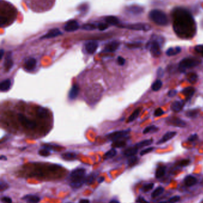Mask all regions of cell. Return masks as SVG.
I'll list each match as a JSON object with an SVG mask.
<instances>
[{"label":"cell","mask_w":203,"mask_h":203,"mask_svg":"<svg viewBox=\"0 0 203 203\" xmlns=\"http://www.w3.org/2000/svg\"><path fill=\"white\" fill-rule=\"evenodd\" d=\"M138 149H137L135 146L133 147H129L127 149H126L124 152H123V154L126 157H131V156H135L137 153H138Z\"/></svg>","instance_id":"obj_24"},{"label":"cell","mask_w":203,"mask_h":203,"mask_svg":"<svg viewBox=\"0 0 203 203\" xmlns=\"http://www.w3.org/2000/svg\"><path fill=\"white\" fill-rule=\"evenodd\" d=\"M120 27L123 28H126L133 31H150L151 29V26L149 24L142 23H138L135 24H126V25H122Z\"/></svg>","instance_id":"obj_7"},{"label":"cell","mask_w":203,"mask_h":203,"mask_svg":"<svg viewBox=\"0 0 203 203\" xmlns=\"http://www.w3.org/2000/svg\"><path fill=\"white\" fill-rule=\"evenodd\" d=\"M98 47V43L96 41H90L85 45V50L87 53L90 54H93L97 51Z\"/></svg>","instance_id":"obj_14"},{"label":"cell","mask_w":203,"mask_h":203,"mask_svg":"<svg viewBox=\"0 0 203 203\" xmlns=\"http://www.w3.org/2000/svg\"><path fill=\"white\" fill-rule=\"evenodd\" d=\"M164 113V112L163 111L162 109H161V108H157V109L155 110L154 113V116L158 117V116H162Z\"/></svg>","instance_id":"obj_46"},{"label":"cell","mask_w":203,"mask_h":203,"mask_svg":"<svg viewBox=\"0 0 203 203\" xmlns=\"http://www.w3.org/2000/svg\"><path fill=\"white\" fill-rule=\"evenodd\" d=\"M104 180H105L104 177H103V176H100V177L98 178V183H103V182L104 181Z\"/></svg>","instance_id":"obj_59"},{"label":"cell","mask_w":203,"mask_h":203,"mask_svg":"<svg viewBox=\"0 0 203 203\" xmlns=\"http://www.w3.org/2000/svg\"><path fill=\"white\" fill-rule=\"evenodd\" d=\"M86 170L84 168H77L70 175V185L73 188H79L85 183Z\"/></svg>","instance_id":"obj_2"},{"label":"cell","mask_w":203,"mask_h":203,"mask_svg":"<svg viewBox=\"0 0 203 203\" xmlns=\"http://www.w3.org/2000/svg\"><path fill=\"white\" fill-rule=\"evenodd\" d=\"M149 19L155 23L161 26H165L169 24V19L166 14L160 10L154 9L149 12Z\"/></svg>","instance_id":"obj_4"},{"label":"cell","mask_w":203,"mask_h":203,"mask_svg":"<svg viewBox=\"0 0 203 203\" xmlns=\"http://www.w3.org/2000/svg\"><path fill=\"white\" fill-rule=\"evenodd\" d=\"M186 79L190 83L194 84L198 80V76L194 72H190L186 74Z\"/></svg>","instance_id":"obj_31"},{"label":"cell","mask_w":203,"mask_h":203,"mask_svg":"<svg viewBox=\"0 0 203 203\" xmlns=\"http://www.w3.org/2000/svg\"><path fill=\"white\" fill-rule=\"evenodd\" d=\"M201 63V61L195 58H185L180 61L178 65V70L181 72L186 70L195 67Z\"/></svg>","instance_id":"obj_5"},{"label":"cell","mask_w":203,"mask_h":203,"mask_svg":"<svg viewBox=\"0 0 203 203\" xmlns=\"http://www.w3.org/2000/svg\"><path fill=\"white\" fill-rule=\"evenodd\" d=\"M120 46V43L117 41H113L109 43L104 48L105 52H114L116 51Z\"/></svg>","instance_id":"obj_17"},{"label":"cell","mask_w":203,"mask_h":203,"mask_svg":"<svg viewBox=\"0 0 203 203\" xmlns=\"http://www.w3.org/2000/svg\"><path fill=\"white\" fill-rule=\"evenodd\" d=\"M61 157L65 161H71L76 158V154L73 152L64 153L61 154Z\"/></svg>","instance_id":"obj_26"},{"label":"cell","mask_w":203,"mask_h":203,"mask_svg":"<svg viewBox=\"0 0 203 203\" xmlns=\"http://www.w3.org/2000/svg\"><path fill=\"white\" fill-rule=\"evenodd\" d=\"M201 203H203V201H201Z\"/></svg>","instance_id":"obj_63"},{"label":"cell","mask_w":203,"mask_h":203,"mask_svg":"<svg viewBox=\"0 0 203 203\" xmlns=\"http://www.w3.org/2000/svg\"><path fill=\"white\" fill-rule=\"evenodd\" d=\"M162 81L160 80H157L152 83L151 89L153 91H159L162 88Z\"/></svg>","instance_id":"obj_35"},{"label":"cell","mask_w":203,"mask_h":203,"mask_svg":"<svg viewBox=\"0 0 203 203\" xmlns=\"http://www.w3.org/2000/svg\"><path fill=\"white\" fill-rule=\"evenodd\" d=\"M173 28L176 35L181 39L193 38L197 32V26L192 14L183 9H175L172 14Z\"/></svg>","instance_id":"obj_1"},{"label":"cell","mask_w":203,"mask_h":203,"mask_svg":"<svg viewBox=\"0 0 203 203\" xmlns=\"http://www.w3.org/2000/svg\"><path fill=\"white\" fill-rule=\"evenodd\" d=\"M166 203V202H160V203Z\"/></svg>","instance_id":"obj_62"},{"label":"cell","mask_w":203,"mask_h":203,"mask_svg":"<svg viewBox=\"0 0 203 203\" xmlns=\"http://www.w3.org/2000/svg\"><path fill=\"white\" fill-rule=\"evenodd\" d=\"M37 115L41 118H45L48 116V111L43 107H38L36 111Z\"/></svg>","instance_id":"obj_28"},{"label":"cell","mask_w":203,"mask_h":203,"mask_svg":"<svg viewBox=\"0 0 203 203\" xmlns=\"http://www.w3.org/2000/svg\"><path fill=\"white\" fill-rule=\"evenodd\" d=\"M62 34L61 31H60L57 28L52 29L50 31H48L45 35L42 36L41 37V39H50V38H55L57 36H59L61 35Z\"/></svg>","instance_id":"obj_16"},{"label":"cell","mask_w":203,"mask_h":203,"mask_svg":"<svg viewBox=\"0 0 203 203\" xmlns=\"http://www.w3.org/2000/svg\"><path fill=\"white\" fill-rule=\"evenodd\" d=\"M108 28V25L106 23H99L98 25V28L100 31H105Z\"/></svg>","instance_id":"obj_48"},{"label":"cell","mask_w":203,"mask_h":203,"mask_svg":"<svg viewBox=\"0 0 203 203\" xmlns=\"http://www.w3.org/2000/svg\"><path fill=\"white\" fill-rule=\"evenodd\" d=\"M184 103L182 101H174L171 105V109L173 112H180L182 109Z\"/></svg>","instance_id":"obj_21"},{"label":"cell","mask_w":203,"mask_h":203,"mask_svg":"<svg viewBox=\"0 0 203 203\" xmlns=\"http://www.w3.org/2000/svg\"><path fill=\"white\" fill-rule=\"evenodd\" d=\"M18 118H19L20 122L22 124V125L24 126L25 127H26V128L33 130L36 127V123L34 121H31L29 119H28L24 115L21 114V113L19 114Z\"/></svg>","instance_id":"obj_10"},{"label":"cell","mask_w":203,"mask_h":203,"mask_svg":"<svg viewBox=\"0 0 203 203\" xmlns=\"http://www.w3.org/2000/svg\"><path fill=\"white\" fill-rule=\"evenodd\" d=\"M166 173V168L164 166H159L155 171V177L160 178L163 177Z\"/></svg>","instance_id":"obj_36"},{"label":"cell","mask_w":203,"mask_h":203,"mask_svg":"<svg viewBox=\"0 0 203 203\" xmlns=\"http://www.w3.org/2000/svg\"><path fill=\"white\" fill-rule=\"evenodd\" d=\"M182 93L187 99H190L195 93V89L193 87H188L183 89Z\"/></svg>","instance_id":"obj_19"},{"label":"cell","mask_w":203,"mask_h":203,"mask_svg":"<svg viewBox=\"0 0 203 203\" xmlns=\"http://www.w3.org/2000/svg\"><path fill=\"white\" fill-rule=\"evenodd\" d=\"M82 29L86 31H92L95 29V26L92 24H86L82 26Z\"/></svg>","instance_id":"obj_44"},{"label":"cell","mask_w":203,"mask_h":203,"mask_svg":"<svg viewBox=\"0 0 203 203\" xmlns=\"http://www.w3.org/2000/svg\"><path fill=\"white\" fill-rule=\"evenodd\" d=\"M37 61L36 59L33 58H31L28 59L25 62L24 68L27 71H32L35 70L36 66Z\"/></svg>","instance_id":"obj_12"},{"label":"cell","mask_w":203,"mask_h":203,"mask_svg":"<svg viewBox=\"0 0 203 203\" xmlns=\"http://www.w3.org/2000/svg\"><path fill=\"white\" fill-rule=\"evenodd\" d=\"M144 7L138 5H132L127 7L125 9L126 14L133 16L141 15L144 12Z\"/></svg>","instance_id":"obj_9"},{"label":"cell","mask_w":203,"mask_h":203,"mask_svg":"<svg viewBox=\"0 0 203 203\" xmlns=\"http://www.w3.org/2000/svg\"><path fill=\"white\" fill-rule=\"evenodd\" d=\"M140 112H141V109L140 108H138V109H135L132 114L130 115V116L129 117V118L128 120V122H133V121H135L138 118V116H139Z\"/></svg>","instance_id":"obj_34"},{"label":"cell","mask_w":203,"mask_h":203,"mask_svg":"<svg viewBox=\"0 0 203 203\" xmlns=\"http://www.w3.org/2000/svg\"><path fill=\"white\" fill-rule=\"evenodd\" d=\"M0 159L1 160H7V157L4 156H1L0 157Z\"/></svg>","instance_id":"obj_61"},{"label":"cell","mask_w":203,"mask_h":203,"mask_svg":"<svg viewBox=\"0 0 203 203\" xmlns=\"http://www.w3.org/2000/svg\"><path fill=\"white\" fill-rule=\"evenodd\" d=\"M164 40L160 36L154 35L147 44V48L149 50L151 55L154 58H157L161 55L162 45Z\"/></svg>","instance_id":"obj_3"},{"label":"cell","mask_w":203,"mask_h":203,"mask_svg":"<svg viewBox=\"0 0 203 203\" xmlns=\"http://www.w3.org/2000/svg\"><path fill=\"white\" fill-rule=\"evenodd\" d=\"M153 142V140L152 139H148V140H143V141H141L140 142H138L136 143L135 146L137 148V149H141V148H143L144 147H147V146H148L150 145H151Z\"/></svg>","instance_id":"obj_27"},{"label":"cell","mask_w":203,"mask_h":203,"mask_svg":"<svg viewBox=\"0 0 203 203\" xmlns=\"http://www.w3.org/2000/svg\"><path fill=\"white\" fill-rule=\"evenodd\" d=\"M126 143L124 142V140H120L114 142L112 144V147L115 149L116 148H122V147H124L126 146Z\"/></svg>","instance_id":"obj_38"},{"label":"cell","mask_w":203,"mask_h":203,"mask_svg":"<svg viewBox=\"0 0 203 203\" xmlns=\"http://www.w3.org/2000/svg\"><path fill=\"white\" fill-rule=\"evenodd\" d=\"M154 149V148L153 147H148V148H147L145 149H144V150H142V151L140 152V155L141 156H144V155L147 154H148L149 153H151L153 151Z\"/></svg>","instance_id":"obj_45"},{"label":"cell","mask_w":203,"mask_h":203,"mask_svg":"<svg viewBox=\"0 0 203 203\" xmlns=\"http://www.w3.org/2000/svg\"><path fill=\"white\" fill-rule=\"evenodd\" d=\"M8 188V185L5 183L1 181V183H0V190L1 191L5 190L6 189H7Z\"/></svg>","instance_id":"obj_52"},{"label":"cell","mask_w":203,"mask_h":203,"mask_svg":"<svg viewBox=\"0 0 203 203\" xmlns=\"http://www.w3.org/2000/svg\"><path fill=\"white\" fill-rule=\"evenodd\" d=\"M138 157H136L135 156H133L129 157V158L128 161V163L129 166H132L135 165V164H136L138 163Z\"/></svg>","instance_id":"obj_42"},{"label":"cell","mask_w":203,"mask_h":203,"mask_svg":"<svg viewBox=\"0 0 203 203\" xmlns=\"http://www.w3.org/2000/svg\"><path fill=\"white\" fill-rule=\"evenodd\" d=\"M39 154L41 156H44V157H47L49 156L51 154L50 151L44 147H43L42 149H41V150H39L38 152Z\"/></svg>","instance_id":"obj_41"},{"label":"cell","mask_w":203,"mask_h":203,"mask_svg":"<svg viewBox=\"0 0 203 203\" xmlns=\"http://www.w3.org/2000/svg\"><path fill=\"white\" fill-rule=\"evenodd\" d=\"M105 20L107 23L111 25H118L119 24V20L116 17L114 16H107L105 17Z\"/></svg>","instance_id":"obj_29"},{"label":"cell","mask_w":203,"mask_h":203,"mask_svg":"<svg viewBox=\"0 0 203 203\" xmlns=\"http://www.w3.org/2000/svg\"><path fill=\"white\" fill-rule=\"evenodd\" d=\"M22 199L26 200L27 203H38L40 201V198L38 196L33 195H26Z\"/></svg>","instance_id":"obj_20"},{"label":"cell","mask_w":203,"mask_h":203,"mask_svg":"<svg viewBox=\"0 0 203 203\" xmlns=\"http://www.w3.org/2000/svg\"><path fill=\"white\" fill-rule=\"evenodd\" d=\"M97 176V174L95 173H92L90 174L87 177H86L85 179V183L88 185H91L95 181L96 178Z\"/></svg>","instance_id":"obj_32"},{"label":"cell","mask_w":203,"mask_h":203,"mask_svg":"<svg viewBox=\"0 0 203 203\" xmlns=\"http://www.w3.org/2000/svg\"><path fill=\"white\" fill-rule=\"evenodd\" d=\"M127 48L129 49H136L139 48L141 46V43L140 42H132V43H128L126 44Z\"/></svg>","instance_id":"obj_40"},{"label":"cell","mask_w":203,"mask_h":203,"mask_svg":"<svg viewBox=\"0 0 203 203\" xmlns=\"http://www.w3.org/2000/svg\"><path fill=\"white\" fill-rule=\"evenodd\" d=\"M166 122L167 125L174 127L184 128L186 126V123L183 120L175 116H171L167 118L166 120Z\"/></svg>","instance_id":"obj_8"},{"label":"cell","mask_w":203,"mask_h":203,"mask_svg":"<svg viewBox=\"0 0 203 203\" xmlns=\"http://www.w3.org/2000/svg\"><path fill=\"white\" fill-rule=\"evenodd\" d=\"M157 76L158 78H162L164 76V70L162 68H159L157 71Z\"/></svg>","instance_id":"obj_54"},{"label":"cell","mask_w":203,"mask_h":203,"mask_svg":"<svg viewBox=\"0 0 203 203\" xmlns=\"http://www.w3.org/2000/svg\"><path fill=\"white\" fill-rule=\"evenodd\" d=\"M190 163V160L188 159H184V160H182L181 161V162L179 163V164L180 166H188Z\"/></svg>","instance_id":"obj_55"},{"label":"cell","mask_w":203,"mask_h":203,"mask_svg":"<svg viewBox=\"0 0 203 203\" xmlns=\"http://www.w3.org/2000/svg\"><path fill=\"white\" fill-rule=\"evenodd\" d=\"M90 201L89 200H87V199H81L79 203H90Z\"/></svg>","instance_id":"obj_58"},{"label":"cell","mask_w":203,"mask_h":203,"mask_svg":"<svg viewBox=\"0 0 203 203\" xmlns=\"http://www.w3.org/2000/svg\"><path fill=\"white\" fill-rule=\"evenodd\" d=\"M195 50L198 53L201 54L203 56V45H197L195 47Z\"/></svg>","instance_id":"obj_51"},{"label":"cell","mask_w":203,"mask_h":203,"mask_svg":"<svg viewBox=\"0 0 203 203\" xmlns=\"http://www.w3.org/2000/svg\"><path fill=\"white\" fill-rule=\"evenodd\" d=\"M1 201L3 203H12V200L9 197L4 196L1 198Z\"/></svg>","instance_id":"obj_50"},{"label":"cell","mask_w":203,"mask_h":203,"mask_svg":"<svg viewBox=\"0 0 203 203\" xmlns=\"http://www.w3.org/2000/svg\"><path fill=\"white\" fill-rule=\"evenodd\" d=\"M154 187V183H149L144 185L142 187V191L145 193H147L151 190Z\"/></svg>","instance_id":"obj_43"},{"label":"cell","mask_w":203,"mask_h":203,"mask_svg":"<svg viewBox=\"0 0 203 203\" xmlns=\"http://www.w3.org/2000/svg\"><path fill=\"white\" fill-rule=\"evenodd\" d=\"M199 112H200L199 110L197 109H193L187 111L185 113V115L187 117H189L191 118H195L198 116Z\"/></svg>","instance_id":"obj_30"},{"label":"cell","mask_w":203,"mask_h":203,"mask_svg":"<svg viewBox=\"0 0 203 203\" xmlns=\"http://www.w3.org/2000/svg\"><path fill=\"white\" fill-rule=\"evenodd\" d=\"M177 94V91L176 90H170V91L168 92V96L170 98H173L174 96H175Z\"/></svg>","instance_id":"obj_56"},{"label":"cell","mask_w":203,"mask_h":203,"mask_svg":"<svg viewBox=\"0 0 203 203\" xmlns=\"http://www.w3.org/2000/svg\"><path fill=\"white\" fill-rule=\"evenodd\" d=\"M158 130H159V128L157 126H155L154 125H150V126H148V127H146L143 131V134H148V133L155 132L157 131Z\"/></svg>","instance_id":"obj_37"},{"label":"cell","mask_w":203,"mask_h":203,"mask_svg":"<svg viewBox=\"0 0 203 203\" xmlns=\"http://www.w3.org/2000/svg\"><path fill=\"white\" fill-rule=\"evenodd\" d=\"M79 93V86L78 84H73L69 93V98L70 100H75L77 98Z\"/></svg>","instance_id":"obj_15"},{"label":"cell","mask_w":203,"mask_h":203,"mask_svg":"<svg viewBox=\"0 0 203 203\" xmlns=\"http://www.w3.org/2000/svg\"><path fill=\"white\" fill-rule=\"evenodd\" d=\"M125 59H124L122 57H118L117 58V63L119 65H124L125 64Z\"/></svg>","instance_id":"obj_53"},{"label":"cell","mask_w":203,"mask_h":203,"mask_svg":"<svg viewBox=\"0 0 203 203\" xmlns=\"http://www.w3.org/2000/svg\"><path fill=\"white\" fill-rule=\"evenodd\" d=\"M116 154H117V151H116V149L112 148V149H110L107 152L105 153V154L104 156V158L105 160L112 159L116 155Z\"/></svg>","instance_id":"obj_33"},{"label":"cell","mask_w":203,"mask_h":203,"mask_svg":"<svg viewBox=\"0 0 203 203\" xmlns=\"http://www.w3.org/2000/svg\"><path fill=\"white\" fill-rule=\"evenodd\" d=\"M11 82L10 79H6L1 81L0 84V90L1 91H7L10 90Z\"/></svg>","instance_id":"obj_22"},{"label":"cell","mask_w":203,"mask_h":203,"mask_svg":"<svg viewBox=\"0 0 203 203\" xmlns=\"http://www.w3.org/2000/svg\"><path fill=\"white\" fill-rule=\"evenodd\" d=\"M79 28L78 23L76 20H71L68 21L64 26V30L68 32H71L77 31Z\"/></svg>","instance_id":"obj_13"},{"label":"cell","mask_w":203,"mask_h":203,"mask_svg":"<svg viewBox=\"0 0 203 203\" xmlns=\"http://www.w3.org/2000/svg\"><path fill=\"white\" fill-rule=\"evenodd\" d=\"M4 53V50H1V57H0V58H1V59H2V57H3Z\"/></svg>","instance_id":"obj_60"},{"label":"cell","mask_w":203,"mask_h":203,"mask_svg":"<svg viewBox=\"0 0 203 203\" xmlns=\"http://www.w3.org/2000/svg\"><path fill=\"white\" fill-rule=\"evenodd\" d=\"M14 64L13 61L12 60V55L11 52H9L7 53L6 57H5V61L4 62V69L6 71H9L13 67Z\"/></svg>","instance_id":"obj_11"},{"label":"cell","mask_w":203,"mask_h":203,"mask_svg":"<svg viewBox=\"0 0 203 203\" xmlns=\"http://www.w3.org/2000/svg\"><path fill=\"white\" fill-rule=\"evenodd\" d=\"M180 200V197L179 196H173L171 197L169 200V203H176Z\"/></svg>","instance_id":"obj_49"},{"label":"cell","mask_w":203,"mask_h":203,"mask_svg":"<svg viewBox=\"0 0 203 203\" xmlns=\"http://www.w3.org/2000/svg\"><path fill=\"white\" fill-rule=\"evenodd\" d=\"M164 188L162 186H159L157 187L153 192L151 194V197L152 198H156L159 196H160L163 192H164Z\"/></svg>","instance_id":"obj_39"},{"label":"cell","mask_w":203,"mask_h":203,"mask_svg":"<svg viewBox=\"0 0 203 203\" xmlns=\"http://www.w3.org/2000/svg\"><path fill=\"white\" fill-rule=\"evenodd\" d=\"M177 132L175 131H171V132H167L163 136L162 138L157 142V144H162L163 143L167 142L171 140L174 137L176 136Z\"/></svg>","instance_id":"obj_18"},{"label":"cell","mask_w":203,"mask_h":203,"mask_svg":"<svg viewBox=\"0 0 203 203\" xmlns=\"http://www.w3.org/2000/svg\"><path fill=\"white\" fill-rule=\"evenodd\" d=\"M181 52V48L179 46H176L169 48L166 52V54L169 57H172L178 55Z\"/></svg>","instance_id":"obj_23"},{"label":"cell","mask_w":203,"mask_h":203,"mask_svg":"<svg viewBox=\"0 0 203 203\" xmlns=\"http://www.w3.org/2000/svg\"><path fill=\"white\" fill-rule=\"evenodd\" d=\"M198 136L197 134H192L188 138V141L190 142H193L197 140L198 139Z\"/></svg>","instance_id":"obj_47"},{"label":"cell","mask_w":203,"mask_h":203,"mask_svg":"<svg viewBox=\"0 0 203 203\" xmlns=\"http://www.w3.org/2000/svg\"><path fill=\"white\" fill-rule=\"evenodd\" d=\"M136 203H150L146 201L142 197H139L136 200Z\"/></svg>","instance_id":"obj_57"},{"label":"cell","mask_w":203,"mask_h":203,"mask_svg":"<svg viewBox=\"0 0 203 203\" xmlns=\"http://www.w3.org/2000/svg\"><path fill=\"white\" fill-rule=\"evenodd\" d=\"M131 130L128 129L122 131H117L114 132H111L107 135V137L108 139L113 142H116L117 140H120L122 139H124L126 136L130 133Z\"/></svg>","instance_id":"obj_6"},{"label":"cell","mask_w":203,"mask_h":203,"mask_svg":"<svg viewBox=\"0 0 203 203\" xmlns=\"http://www.w3.org/2000/svg\"><path fill=\"white\" fill-rule=\"evenodd\" d=\"M197 183V180L196 178L191 175L187 176L184 180V183L186 186H192L193 185H195Z\"/></svg>","instance_id":"obj_25"}]
</instances>
